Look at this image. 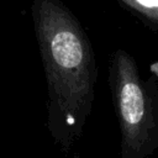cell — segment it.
<instances>
[{"mask_svg":"<svg viewBox=\"0 0 158 158\" xmlns=\"http://www.w3.org/2000/svg\"><path fill=\"white\" fill-rule=\"evenodd\" d=\"M35 32L48 90V130L63 151L81 137L94 101L98 67L90 38L59 0H36Z\"/></svg>","mask_w":158,"mask_h":158,"instance_id":"1","label":"cell"},{"mask_svg":"<svg viewBox=\"0 0 158 158\" xmlns=\"http://www.w3.org/2000/svg\"><path fill=\"white\" fill-rule=\"evenodd\" d=\"M109 85L120 128V158H149L158 148V79L143 78L125 49L110 58Z\"/></svg>","mask_w":158,"mask_h":158,"instance_id":"2","label":"cell"},{"mask_svg":"<svg viewBox=\"0 0 158 158\" xmlns=\"http://www.w3.org/2000/svg\"><path fill=\"white\" fill-rule=\"evenodd\" d=\"M117 2L148 28L158 31V0H117Z\"/></svg>","mask_w":158,"mask_h":158,"instance_id":"3","label":"cell"}]
</instances>
